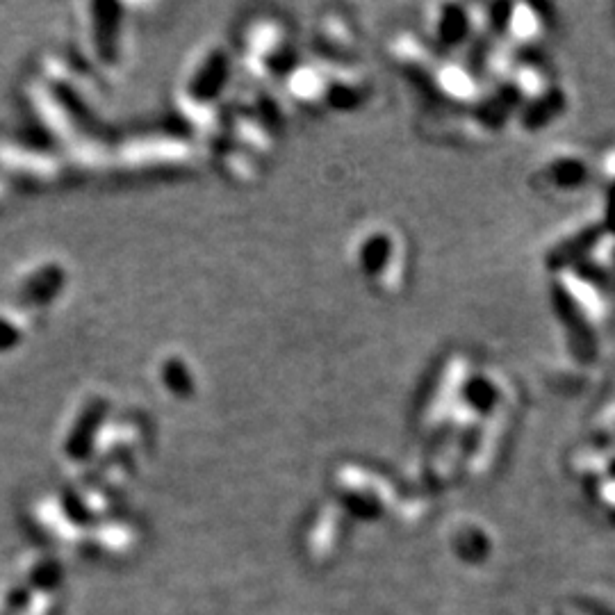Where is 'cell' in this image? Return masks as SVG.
<instances>
[{
  "mask_svg": "<svg viewBox=\"0 0 615 615\" xmlns=\"http://www.w3.org/2000/svg\"><path fill=\"white\" fill-rule=\"evenodd\" d=\"M105 12L98 16V51L103 60H114L117 53V28H119V7L117 5H101Z\"/></svg>",
  "mask_w": 615,
  "mask_h": 615,
  "instance_id": "6da1fadb",
  "label": "cell"
},
{
  "mask_svg": "<svg viewBox=\"0 0 615 615\" xmlns=\"http://www.w3.org/2000/svg\"><path fill=\"white\" fill-rule=\"evenodd\" d=\"M60 285H62V272L57 267H51L32 278V281L26 285V290H23V299L32 303H44L51 299L53 294H57Z\"/></svg>",
  "mask_w": 615,
  "mask_h": 615,
  "instance_id": "7a4b0ae2",
  "label": "cell"
},
{
  "mask_svg": "<svg viewBox=\"0 0 615 615\" xmlns=\"http://www.w3.org/2000/svg\"><path fill=\"white\" fill-rule=\"evenodd\" d=\"M16 338H19V333L14 331V326L0 322V349L10 347V344L16 342Z\"/></svg>",
  "mask_w": 615,
  "mask_h": 615,
  "instance_id": "3957f363",
  "label": "cell"
}]
</instances>
